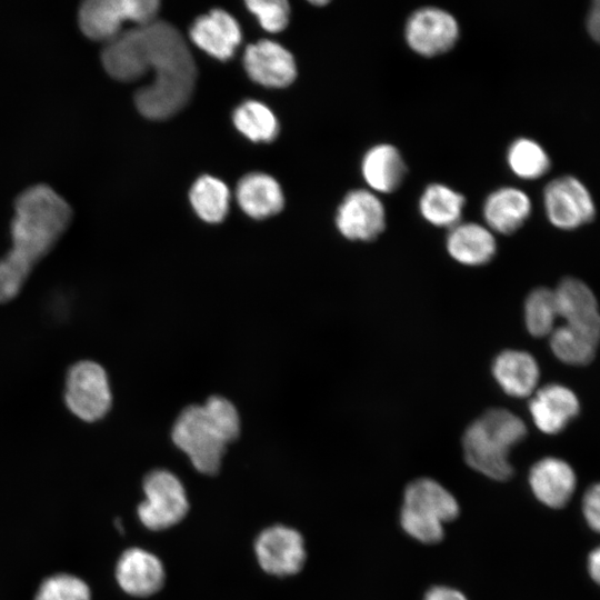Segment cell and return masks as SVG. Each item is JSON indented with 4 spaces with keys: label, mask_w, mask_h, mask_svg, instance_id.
Returning <instances> with one entry per match:
<instances>
[{
    "label": "cell",
    "mask_w": 600,
    "mask_h": 600,
    "mask_svg": "<svg viewBox=\"0 0 600 600\" xmlns=\"http://www.w3.org/2000/svg\"><path fill=\"white\" fill-rule=\"evenodd\" d=\"M386 208L379 196L369 189H353L340 202L336 226L346 239L372 241L386 229Z\"/></svg>",
    "instance_id": "8fae6325"
},
{
    "label": "cell",
    "mask_w": 600,
    "mask_h": 600,
    "mask_svg": "<svg viewBox=\"0 0 600 600\" xmlns=\"http://www.w3.org/2000/svg\"><path fill=\"white\" fill-rule=\"evenodd\" d=\"M531 209V200L523 190L506 186L487 196L482 217L484 224L493 233L510 234L524 224Z\"/></svg>",
    "instance_id": "ffe728a7"
},
{
    "label": "cell",
    "mask_w": 600,
    "mask_h": 600,
    "mask_svg": "<svg viewBox=\"0 0 600 600\" xmlns=\"http://www.w3.org/2000/svg\"><path fill=\"white\" fill-rule=\"evenodd\" d=\"M582 513L587 524L600 533V482L592 484L584 492Z\"/></svg>",
    "instance_id": "1f68e13d"
},
{
    "label": "cell",
    "mask_w": 600,
    "mask_h": 600,
    "mask_svg": "<svg viewBox=\"0 0 600 600\" xmlns=\"http://www.w3.org/2000/svg\"><path fill=\"white\" fill-rule=\"evenodd\" d=\"M554 292L558 316L566 326L594 342L600 340V312L591 289L576 278L563 279Z\"/></svg>",
    "instance_id": "4fadbf2b"
},
{
    "label": "cell",
    "mask_w": 600,
    "mask_h": 600,
    "mask_svg": "<svg viewBox=\"0 0 600 600\" xmlns=\"http://www.w3.org/2000/svg\"><path fill=\"white\" fill-rule=\"evenodd\" d=\"M492 376L502 391L514 398L532 396L540 378V369L532 354L508 349L496 356Z\"/></svg>",
    "instance_id": "7402d4cb"
},
{
    "label": "cell",
    "mask_w": 600,
    "mask_h": 600,
    "mask_svg": "<svg viewBox=\"0 0 600 600\" xmlns=\"http://www.w3.org/2000/svg\"><path fill=\"white\" fill-rule=\"evenodd\" d=\"M588 572L591 579L600 586V546L588 556Z\"/></svg>",
    "instance_id": "e575fe53"
},
{
    "label": "cell",
    "mask_w": 600,
    "mask_h": 600,
    "mask_svg": "<svg viewBox=\"0 0 600 600\" xmlns=\"http://www.w3.org/2000/svg\"><path fill=\"white\" fill-rule=\"evenodd\" d=\"M460 37L456 17L438 7L414 10L404 24V40L417 54L432 58L450 51Z\"/></svg>",
    "instance_id": "9c48e42d"
},
{
    "label": "cell",
    "mask_w": 600,
    "mask_h": 600,
    "mask_svg": "<svg viewBox=\"0 0 600 600\" xmlns=\"http://www.w3.org/2000/svg\"><path fill=\"white\" fill-rule=\"evenodd\" d=\"M449 256L457 262L479 267L488 263L497 252L494 233L474 221H460L449 229L446 238Z\"/></svg>",
    "instance_id": "44dd1931"
},
{
    "label": "cell",
    "mask_w": 600,
    "mask_h": 600,
    "mask_svg": "<svg viewBox=\"0 0 600 600\" xmlns=\"http://www.w3.org/2000/svg\"><path fill=\"white\" fill-rule=\"evenodd\" d=\"M423 600H468L459 590L447 586H434L430 588Z\"/></svg>",
    "instance_id": "d6a6232c"
},
{
    "label": "cell",
    "mask_w": 600,
    "mask_h": 600,
    "mask_svg": "<svg viewBox=\"0 0 600 600\" xmlns=\"http://www.w3.org/2000/svg\"><path fill=\"white\" fill-rule=\"evenodd\" d=\"M236 128L252 141H272L279 131V124L272 111L261 102L248 100L233 112Z\"/></svg>",
    "instance_id": "4316f807"
},
{
    "label": "cell",
    "mask_w": 600,
    "mask_h": 600,
    "mask_svg": "<svg viewBox=\"0 0 600 600\" xmlns=\"http://www.w3.org/2000/svg\"><path fill=\"white\" fill-rule=\"evenodd\" d=\"M34 600H91V592L82 579L58 573L42 581Z\"/></svg>",
    "instance_id": "f546056e"
},
{
    "label": "cell",
    "mask_w": 600,
    "mask_h": 600,
    "mask_svg": "<svg viewBox=\"0 0 600 600\" xmlns=\"http://www.w3.org/2000/svg\"><path fill=\"white\" fill-rule=\"evenodd\" d=\"M507 163L517 177L534 180L549 171L551 161L540 143L529 138H519L508 148Z\"/></svg>",
    "instance_id": "484cf974"
},
{
    "label": "cell",
    "mask_w": 600,
    "mask_h": 600,
    "mask_svg": "<svg viewBox=\"0 0 600 600\" xmlns=\"http://www.w3.org/2000/svg\"><path fill=\"white\" fill-rule=\"evenodd\" d=\"M229 198L227 186L210 176L200 177L190 190V202L196 213L209 223H218L224 219Z\"/></svg>",
    "instance_id": "d4e9b609"
},
{
    "label": "cell",
    "mask_w": 600,
    "mask_h": 600,
    "mask_svg": "<svg viewBox=\"0 0 600 600\" xmlns=\"http://www.w3.org/2000/svg\"><path fill=\"white\" fill-rule=\"evenodd\" d=\"M146 499L138 507V517L149 530L159 531L179 523L189 509L181 481L168 470H153L143 480Z\"/></svg>",
    "instance_id": "52a82bcc"
},
{
    "label": "cell",
    "mask_w": 600,
    "mask_h": 600,
    "mask_svg": "<svg viewBox=\"0 0 600 600\" xmlns=\"http://www.w3.org/2000/svg\"><path fill=\"white\" fill-rule=\"evenodd\" d=\"M587 26L590 36L600 42V0L592 3L588 14Z\"/></svg>",
    "instance_id": "836d02e7"
},
{
    "label": "cell",
    "mask_w": 600,
    "mask_h": 600,
    "mask_svg": "<svg viewBox=\"0 0 600 600\" xmlns=\"http://www.w3.org/2000/svg\"><path fill=\"white\" fill-rule=\"evenodd\" d=\"M558 317L553 290L539 287L528 294L524 302V323L531 336H550Z\"/></svg>",
    "instance_id": "83f0119b"
},
{
    "label": "cell",
    "mask_w": 600,
    "mask_h": 600,
    "mask_svg": "<svg viewBox=\"0 0 600 600\" xmlns=\"http://www.w3.org/2000/svg\"><path fill=\"white\" fill-rule=\"evenodd\" d=\"M248 76L256 82L272 88L291 84L297 76L293 56L282 46L270 40L249 44L243 54Z\"/></svg>",
    "instance_id": "5bb4252c"
},
{
    "label": "cell",
    "mask_w": 600,
    "mask_h": 600,
    "mask_svg": "<svg viewBox=\"0 0 600 600\" xmlns=\"http://www.w3.org/2000/svg\"><path fill=\"white\" fill-rule=\"evenodd\" d=\"M260 567L270 574L283 577L299 572L306 561L302 536L294 529L276 524L264 529L254 542Z\"/></svg>",
    "instance_id": "7c38bea8"
},
{
    "label": "cell",
    "mask_w": 600,
    "mask_h": 600,
    "mask_svg": "<svg viewBox=\"0 0 600 600\" xmlns=\"http://www.w3.org/2000/svg\"><path fill=\"white\" fill-rule=\"evenodd\" d=\"M246 4L269 32H279L289 22L290 6L286 0H249Z\"/></svg>",
    "instance_id": "4dcf8cb0"
},
{
    "label": "cell",
    "mask_w": 600,
    "mask_h": 600,
    "mask_svg": "<svg viewBox=\"0 0 600 600\" xmlns=\"http://www.w3.org/2000/svg\"><path fill=\"white\" fill-rule=\"evenodd\" d=\"M71 216L68 202L50 187L37 184L23 191L14 206L12 247L0 266L27 281L36 263L66 231Z\"/></svg>",
    "instance_id": "7a4b0ae2"
},
{
    "label": "cell",
    "mask_w": 600,
    "mask_h": 600,
    "mask_svg": "<svg viewBox=\"0 0 600 600\" xmlns=\"http://www.w3.org/2000/svg\"><path fill=\"white\" fill-rule=\"evenodd\" d=\"M597 344L566 324L554 328L550 334L553 354L567 364H588L594 358Z\"/></svg>",
    "instance_id": "f1b7e54d"
},
{
    "label": "cell",
    "mask_w": 600,
    "mask_h": 600,
    "mask_svg": "<svg viewBox=\"0 0 600 600\" xmlns=\"http://www.w3.org/2000/svg\"><path fill=\"white\" fill-rule=\"evenodd\" d=\"M310 3L314 4V6H324L328 3V1H310Z\"/></svg>",
    "instance_id": "d590c367"
},
{
    "label": "cell",
    "mask_w": 600,
    "mask_h": 600,
    "mask_svg": "<svg viewBox=\"0 0 600 600\" xmlns=\"http://www.w3.org/2000/svg\"><path fill=\"white\" fill-rule=\"evenodd\" d=\"M172 441L203 474L213 476L221 467L230 443L207 414L202 406H190L178 416L171 432Z\"/></svg>",
    "instance_id": "5b68a950"
},
{
    "label": "cell",
    "mask_w": 600,
    "mask_h": 600,
    "mask_svg": "<svg viewBox=\"0 0 600 600\" xmlns=\"http://www.w3.org/2000/svg\"><path fill=\"white\" fill-rule=\"evenodd\" d=\"M527 434V427L513 412L494 408L476 419L464 431L462 448L470 468L496 481L513 474L511 449Z\"/></svg>",
    "instance_id": "3957f363"
},
{
    "label": "cell",
    "mask_w": 600,
    "mask_h": 600,
    "mask_svg": "<svg viewBox=\"0 0 600 600\" xmlns=\"http://www.w3.org/2000/svg\"><path fill=\"white\" fill-rule=\"evenodd\" d=\"M240 208L253 219H264L280 212L284 204L279 183L264 173L244 176L236 190Z\"/></svg>",
    "instance_id": "603a6c76"
},
{
    "label": "cell",
    "mask_w": 600,
    "mask_h": 600,
    "mask_svg": "<svg viewBox=\"0 0 600 600\" xmlns=\"http://www.w3.org/2000/svg\"><path fill=\"white\" fill-rule=\"evenodd\" d=\"M194 44L219 60L230 59L241 42V30L233 17L221 9L201 16L190 28Z\"/></svg>",
    "instance_id": "ac0fdd59"
},
{
    "label": "cell",
    "mask_w": 600,
    "mask_h": 600,
    "mask_svg": "<svg viewBox=\"0 0 600 600\" xmlns=\"http://www.w3.org/2000/svg\"><path fill=\"white\" fill-rule=\"evenodd\" d=\"M136 69L139 78L149 69L151 84L139 89L134 102L139 112L151 120H163L180 111L193 92L197 68L180 31L154 20L133 28Z\"/></svg>",
    "instance_id": "6da1fadb"
},
{
    "label": "cell",
    "mask_w": 600,
    "mask_h": 600,
    "mask_svg": "<svg viewBox=\"0 0 600 600\" xmlns=\"http://www.w3.org/2000/svg\"><path fill=\"white\" fill-rule=\"evenodd\" d=\"M459 513V503L449 490L433 479L419 478L404 489L400 524L414 540L434 544L443 539V524Z\"/></svg>",
    "instance_id": "277c9868"
},
{
    "label": "cell",
    "mask_w": 600,
    "mask_h": 600,
    "mask_svg": "<svg viewBox=\"0 0 600 600\" xmlns=\"http://www.w3.org/2000/svg\"><path fill=\"white\" fill-rule=\"evenodd\" d=\"M464 206L462 193L440 182L426 186L418 201L419 212L427 222L448 229L461 221Z\"/></svg>",
    "instance_id": "cb8c5ba5"
},
{
    "label": "cell",
    "mask_w": 600,
    "mask_h": 600,
    "mask_svg": "<svg viewBox=\"0 0 600 600\" xmlns=\"http://www.w3.org/2000/svg\"><path fill=\"white\" fill-rule=\"evenodd\" d=\"M360 171L368 189L377 194L392 193L400 188L407 166L397 147L381 142L370 147L363 154Z\"/></svg>",
    "instance_id": "d6986e66"
},
{
    "label": "cell",
    "mask_w": 600,
    "mask_h": 600,
    "mask_svg": "<svg viewBox=\"0 0 600 600\" xmlns=\"http://www.w3.org/2000/svg\"><path fill=\"white\" fill-rule=\"evenodd\" d=\"M116 578L120 588L128 594L149 597L162 588L166 574L158 557L147 550L131 548L119 558Z\"/></svg>",
    "instance_id": "9a60e30c"
},
{
    "label": "cell",
    "mask_w": 600,
    "mask_h": 600,
    "mask_svg": "<svg viewBox=\"0 0 600 600\" xmlns=\"http://www.w3.org/2000/svg\"><path fill=\"white\" fill-rule=\"evenodd\" d=\"M543 204L549 221L563 230L586 224L596 214L589 190L579 179L571 176L556 178L546 186Z\"/></svg>",
    "instance_id": "30bf717a"
},
{
    "label": "cell",
    "mask_w": 600,
    "mask_h": 600,
    "mask_svg": "<svg viewBox=\"0 0 600 600\" xmlns=\"http://www.w3.org/2000/svg\"><path fill=\"white\" fill-rule=\"evenodd\" d=\"M159 7L158 0H89L79 10V24L88 38L109 42L127 21L144 26L157 20Z\"/></svg>",
    "instance_id": "8992f818"
},
{
    "label": "cell",
    "mask_w": 600,
    "mask_h": 600,
    "mask_svg": "<svg viewBox=\"0 0 600 600\" xmlns=\"http://www.w3.org/2000/svg\"><path fill=\"white\" fill-rule=\"evenodd\" d=\"M579 400L569 388L551 383L534 391L529 412L536 427L543 433L562 431L579 413Z\"/></svg>",
    "instance_id": "2e32d148"
},
{
    "label": "cell",
    "mask_w": 600,
    "mask_h": 600,
    "mask_svg": "<svg viewBox=\"0 0 600 600\" xmlns=\"http://www.w3.org/2000/svg\"><path fill=\"white\" fill-rule=\"evenodd\" d=\"M64 401L68 409L83 421L103 418L112 401L104 369L90 360L74 363L67 374Z\"/></svg>",
    "instance_id": "ba28073f"
},
{
    "label": "cell",
    "mask_w": 600,
    "mask_h": 600,
    "mask_svg": "<svg viewBox=\"0 0 600 600\" xmlns=\"http://www.w3.org/2000/svg\"><path fill=\"white\" fill-rule=\"evenodd\" d=\"M529 484L534 497L544 506L563 508L571 499L577 477L571 466L562 459L546 457L529 471Z\"/></svg>",
    "instance_id": "e0dca14e"
}]
</instances>
